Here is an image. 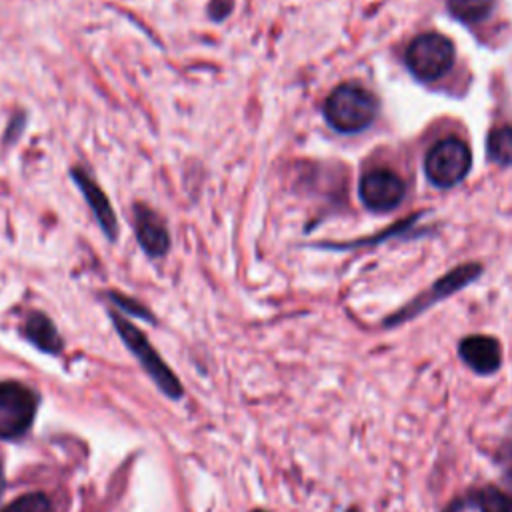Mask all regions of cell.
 <instances>
[{
  "label": "cell",
  "instance_id": "cell-16",
  "mask_svg": "<svg viewBox=\"0 0 512 512\" xmlns=\"http://www.w3.org/2000/svg\"><path fill=\"white\" fill-rule=\"evenodd\" d=\"M2 512H50V500L40 492H30L12 500Z\"/></svg>",
  "mask_w": 512,
  "mask_h": 512
},
{
  "label": "cell",
  "instance_id": "cell-6",
  "mask_svg": "<svg viewBox=\"0 0 512 512\" xmlns=\"http://www.w3.org/2000/svg\"><path fill=\"white\" fill-rule=\"evenodd\" d=\"M38 408V396L20 382H0V438L26 434Z\"/></svg>",
  "mask_w": 512,
  "mask_h": 512
},
{
  "label": "cell",
  "instance_id": "cell-21",
  "mask_svg": "<svg viewBox=\"0 0 512 512\" xmlns=\"http://www.w3.org/2000/svg\"><path fill=\"white\" fill-rule=\"evenodd\" d=\"M256 512H264V510H256Z\"/></svg>",
  "mask_w": 512,
  "mask_h": 512
},
{
  "label": "cell",
  "instance_id": "cell-15",
  "mask_svg": "<svg viewBox=\"0 0 512 512\" xmlns=\"http://www.w3.org/2000/svg\"><path fill=\"white\" fill-rule=\"evenodd\" d=\"M496 466L500 472V490L512 504V436L504 438L496 448Z\"/></svg>",
  "mask_w": 512,
  "mask_h": 512
},
{
  "label": "cell",
  "instance_id": "cell-7",
  "mask_svg": "<svg viewBox=\"0 0 512 512\" xmlns=\"http://www.w3.org/2000/svg\"><path fill=\"white\" fill-rule=\"evenodd\" d=\"M358 192L366 208L374 212H388L402 202L406 184L396 172L388 168H374L362 176Z\"/></svg>",
  "mask_w": 512,
  "mask_h": 512
},
{
  "label": "cell",
  "instance_id": "cell-18",
  "mask_svg": "<svg viewBox=\"0 0 512 512\" xmlns=\"http://www.w3.org/2000/svg\"><path fill=\"white\" fill-rule=\"evenodd\" d=\"M232 6H234V0H210L208 16L212 20L220 22V20H224L232 12Z\"/></svg>",
  "mask_w": 512,
  "mask_h": 512
},
{
  "label": "cell",
  "instance_id": "cell-11",
  "mask_svg": "<svg viewBox=\"0 0 512 512\" xmlns=\"http://www.w3.org/2000/svg\"><path fill=\"white\" fill-rule=\"evenodd\" d=\"M22 334L42 352L58 354L62 350V338L54 322L44 312H30L22 324Z\"/></svg>",
  "mask_w": 512,
  "mask_h": 512
},
{
  "label": "cell",
  "instance_id": "cell-1",
  "mask_svg": "<svg viewBox=\"0 0 512 512\" xmlns=\"http://www.w3.org/2000/svg\"><path fill=\"white\" fill-rule=\"evenodd\" d=\"M326 122L342 134H354L372 124L378 114V100L360 84H340L324 100Z\"/></svg>",
  "mask_w": 512,
  "mask_h": 512
},
{
  "label": "cell",
  "instance_id": "cell-9",
  "mask_svg": "<svg viewBox=\"0 0 512 512\" xmlns=\"http://www.w3.org/2000/svg\"><path fill=\"white\" fill-rule=\"evenodd\" d=\"M132 212H134V234L140 248L150 258L164 256L170 248V234L162 216L142 202H136Z\"/></svg>",
  "mask_w": 512,
  "mask_h": 512
},
{
  "label": "cell",
  "instance_id": "cell-19",
  "mask_svg": "<svg viewBox=\"0 0 512 512\" xmlns=\"http://www.w3.org/2000/svg\"><path fill=\"white\" fill-rule=\"evenodd\" d=\"M4 492V474H2V468H0V496Z\"/></svg>",
  "mask_w": 512,
  "mask_h": 512
},
{
  "label": "cell",
  "instance_id": "cell-3",
  "mask_svg": "<svg viewBox=\"0 0 512 512\" xmlns=\"http://www.w3.org/2000/svg\"><path fill=\"white\" fill-rule=\"evenodd\" d=\"M454 44L438 32L416 36L406 48V66L422 82H432L450 72L454 64Z\"/></svg>",
  "mask_w": 512,
  "mask_h": 512
},
{
  "label": "cell",
  "instance_id": "cell-17",
  "mask_svg": "<svg viewBox=\"0 0 512 512\" xmlns=\"http://www.w3.org/2000/svg\"><path fill=\"white\" fill-rule=\"evenodd\" d=\"M110 300H112L120 310L132 314V316H138V318H144V320H152V314H150L140 302L126 298L124 294H110Z\"/></svg>",
  "mask_w": 512,
  "mask_h": 512
},
{
  "label": "cell",
  "instance_id": "cell-2",
  "mask_svg": "<svg viewBox=\"0 0 512 512\" xmlns=\"http://www.w3.org/2000/svg\"><path fill=\"white\" fill-rule=\"evenodd\" d=\"M482 274V266L478 262H468V264H460L456 268H452L448 274H444L442 278H438L428 290H424L422 294H418L416 298H412L406 306H402L400 310H396L394 314H390L388 318H384L382 326L386 328H396L412 318H416L418 314L426 312L430 306H434L436 302L452 296L454 292L462 290L464 286H468L470 282H474L478 276Z\"/></svg>",
  "mask_w": 512,
  "mask_h": 512
},
{
  "label": "cell",
  "instance_id": "cell-12",
  "mask_svg": "<svg viewBox=\"0 0 512 512\" xmlns=\"http://www.w3.org/2000/svg\"><path fill=\"white\" fill-rule=\"evenodd\" d=\"M458 506L474 508L478 512H512V504L498 486H478L470 488L464 496L456 498Z\"/></svg>",
  "mask_w": 512,
  "mask_h": 512
},
{
  "label": "cell",
  "instance_id": "cell-5",
  "mask_svg": "<svg viewBox=\"0 0 512 512\" xmlns=\"http://www.w3.org/2000/svg\"><path fill=\"white\" fill-rule=\"evenodd\" d=\"M112 324L124 344L132 350V354L138 358L142 368L150 374V378L158 384V388L168 394L170 398H180L182 396V386L178 384V378L172 374V370L164 364V360L158 356V352L152 348V344L146 340V336L128 320H124L118 314H110Z\"/></svg>",
  "mask_w": 512,
  "mask_h": 512
},
{
  "label": "cell",
  "instance_id": "cell-8",
  "mask_svg": "<svg viewBox=\"0 0 512 512\" xmlns=\"http://www.w3.org/2000/svg\"><path fill=\"white\" fill-rule=\"evenodd\" d=\"M458 356L478 376H492L502 366V346L488 334L464 336L458 342Z\"/></svg>",
  "mask_w": 512,
  "mask_h": 512
},
{
  "label": "cell",
  "instance_id": "cell-4",
  "mask_svg": "<svg viewBox=\"0 0 512 512\" xmlns=\"http://www.w3.org/2000/svg\"><path fill=\"white\" fill-rule=\"evenodd\" d=\"M470 166L472 154L468 144L454 136L438 140L424 158L426 176L438 188H452L462 182Z\"/></svg>",
  "mask_w": 512,
  "mask_h": 512
},
{
  "label": "cell",
  "instance_id": "cell-14",
  "mask_svg": "<svg viewBox=\"0 0 512 512\" xmlns=\"http://www.w3.org/2000/svg\"><path fill=\"white\" fill-rule=\"evenodd\" d=\"M488 156L500 166L512 164V126H500L490 132L486 144Z\"/></svg>",
  "mask_w": 512,
  "mask_h": 512
},
{
  "label": "cell",
  "instance_id": "cell-20",
  "mask_svg": "<svg viewBox=\"0 0 512 512\" xmlns=\"http://www.w3.org/2000/svg\"><path fill=\"white\" fill-rule=\"evenodd\" d=\"M346 512H360V510H356V508H348Z\"/></svg>",
  "mask_w": 512,
  "mask_h": 512
},
{
  "label": "cell",
  "instance_id": "cell-10",
  "mask_svg": "<svg viewBox=\"0 0 512 512\" xmlns=\"http://www.w3.org/2000/svg\"><path fill=\"white\" fill-rule=\"evenodd\" d=\"M70 176L72 180L76 182L78 190L82 192L88 208L92 210L100 230L104 232V236L108 240H116L118 236V222H116V214H114V208L106 196V192L98 186V182L80 166H74L70 170Z\"/></svg>",
  "mask_w": 512,
  "mask_h": 512
},
{
  "label": "cell",
  "instance_id": "cell-13",
  "mask_svg": "<svg viewBox=\"0 0 512 512\" xmlns=\"http://www.w3.org/2000/svg\"><path fill=\"white\" fill-rule=\"evenodd\" d=\"M446 4L450 14L464 24L482 22L494 8V0H446Z\"/></svg>",
  "mask_w": 512,
  "mask_h": 512
}]
</instances>
